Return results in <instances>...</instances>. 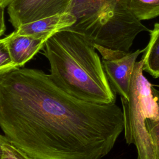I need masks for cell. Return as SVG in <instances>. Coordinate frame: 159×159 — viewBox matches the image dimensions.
I'll list each match as a JSON object with an SVG mask.
<instances>
[{"instance_id": "4fadbf2b", "label": "cell", "mask_w": 159, "mask_h": 159, "mask_svg": "<svg viewBox=\"0 0 159 159\" xmlns=\"http://www.w3.org/2000/svg\"><path fill=\"white\" fill-rule=\"evenodd\" d=\"M1 159H32L25 153L8 141L3 145V153Z\"/></svg>"}, {"instance_id": "6da1fadb", "label": "cell", "mask_w": 159, "mask_h": 159, "mask_svg": "<svg viewBox=\"0 0 159 159\" xmlns=\"http://www.w3.org/2000/svg\"><path fill=\"white\" fill-rule=\"evenodd\" d=\"M0 127L32 159H101L124 130L115 102L84 101L50 75L26 68L0 73Z\"/></svg>"}, {"instance_id": "9c48e42d", "label": "cell", "mask_w": 159, "mask_h": 159, "mask_svg": "<svg viewBox=\"0 0 159 159\" xmlns=\"http://www.w3.org/2000/svg\"><path fill=\"white\" fill-rule=\"evenodd\" d=\"M149 32V41L143 49V71L157 78H159V22L155 23Z\"/></svg>"}, {"instance_id": "8fae6325", "label": "cell", "mask_w": 159, "mask_h": 159, "mask_svg": "<svg viewBox=\"0 0 159 159\" xmlns=\"http://www.w3.org/2000/svg\"><path fill=\"white\" fill-rule=\"evenodd\" d=\"M146 126L152 140L154 159H159V119H147Z\"/></svg>"}, {"instance_id": "5bb4252c", "label": "cell", "mask_w": 159, "mask_h": 159, "mask_svg": "<svg viewBox=\"0 0 159 159\" xmlns=\"http://www.w3.org/2000/svg\"><path fill=\"white\" fill-rule=\"evenodd\" d=\"M4 12V7L0 5V37L2 34H4L6 30Z\"/></svg>"}, {"instance_id": "e0dca14e", "label": "cell", "mask_w": 159, "mask_h": 159, "mask_svg": "<svg viewBox=\"0 0 159 159\" xmlns=\"http://www.w3.org/2000/svg\"><path fill=\"white\" fill-rule=\"evenodd\" d=\"M153 92L157 97V101H158V104H159V91H158L157 89H156L155 88H154L153 87Z\"/></svg>"}, {"instance_id": "9a60e30c", "label": "cell", "mask_w": 159, "mask_h": 159, "mask_svg": "<svg viewBox=\"0 0 159 159\" xmlns=\"http://www.w3.org/2000/svg\"><path fill=\"white\" fill-rule=\"evenodd\" d=\"M8 141L9 140L7 139V137L5 135L3 136L2 135H0V159L3 153V145Z\"/></svg>"}, {"instance_id": "8992f818", "label": "cell", "mask_w": 159, "mask_h": 159, "mask_svg": "<svg viewBox=\"0 0 159 159\" xmlns=\"http://www.w3.org/2000/svg\"><path fill=\"white\" fill-rule=\"evenodd\" d=\"M73 0H12L8 4L9 21L15 29L49 16L69 12Z\"/></svg>"}, {"instance_id": "3957f363", "label": "cell", "mask_w": 159, "mask_h": 159, "mask_svg": "<svg viewBox=\"0 0 159 159\" xmlns=\"http://www.w3.org/2000/svg\"><path fill=\"white\" fill-rule=\"evenodd\" d=\"M129 0H73L69 12L76 18L70 29L93 45L130 52L136 36L150 30L128 7Z\"/></svg>"}, {"instance_id": "ac0fdd59", "label": "cell", "mask_w": 159, "mask_h": 159, "mask_svg": "<svg viewBox=\"0 0 159 159\" xmlns=\"http://www.w3.org/2000/svg\"><path fill=\"white\" fill-rule=\"evenodd\" d=\"M2 0H0V5H1V2H2Z\"/></svg>"}, {"instance_id": "277c9868", "label": "cell", "mask_w": 159, "mask_h": 159, "mask_svg": "<svg viewBox=\"0 0 159 159\" xmlns=\"http://www.w3.org/2000/svg\"><path fill=\"white\" fill-rule=\"evenodd\" d=\"M143 61H136L132 75L128 99L120 97L124 117V137L127 144L137 148V159H154L148 119H159V104L153 87L143 75Z\"/></svg>"}, {"instance_id": "7c38bea8", "label": "cell", "mask_w": 159, "mask_h": 159, "mask_svg": "<svg viewBox=\"0 0 159 159\" xmlns=\"http://www.w3.org/2000/svg\"><path fill=\"white\" fill-rule=\"evenodd\" d=\"M16 68L4 38L0 39V73Z\"/></svg>"}, {"instance_id": "30bf717a", "label": "cell", "mask_w": 159, "mask_h": 159, "mask_svg": "<svg viewBox=\"0 0 159 159\" xmlns=\"http://www.w3.org/2000/svg\"><path fill=\"white\" fill-rule=\"evenodd\" d=\"M128 7L139 21L159 16V0H129Z\"/></svg>"}, {"instance_id": "2e32d148", "label": "cell", "mask_w": 159, "mask_h": 159, "mask_svg": "<svg viewBox=\"0 0 159 159\" xmlns=\"http://www.w3.org/2000/svg\"><path fill=\"white\" fill-rule=\"evenodd\" d=\"M12 0H2V2H1V6H3L4 8L6 7H7L8 6V4L10 3V2Z\"/></svg>"}, {"instance_id": "7a4b0ae2", "label": "cell", "mask_w": 159, "mask_h": 159, "mask_svg": "<svg viewBox=\"0 0 159 159\" xmlns=\"http://www.w3.org/2000/svg\"><path fill=\"white\" fill-rule=\"evenodd\" d=\"M43 54L50 65V76L64 91L79 99L99 104L116 102L102 61L93 44L70 28L48 38Z\"/></svg>"}, {"instance_id": "5b68a950", "label": "cell", "mask_w": 159, "mask_h": 159, "mask_svg": "<svg viewBox=\"0 0 159 159\" xmlns=\"http://www.w3.org/2000/svg\"><path fill=\"white\" fill-rule=\"evenodd\" d=\"M102 57V63L112 90L120 97L128 99L132 75L136 60L143 50L135 52L115 50L94 45Z\"/></svg>"}, {"instance_id": "52a82bcc", "label": "cell", "mask_w": 159, "mask_h": 159, "mask_svg": "<svg viewBox=\"0 0 159 159\" xmlns=\"http://www.w3.org/2000/svg\"><path fill=\"white\" fill-rule=\"evenodd\" d=\"M76 21V17L71 12H67L22 25L14 31L18 34L47 40L57 32L73 26Z\"/></svg>"}, {"instance_id": "ba28073f", "label": "cell", "mask_w": 159, "mask_h": 159, "mask_svg": "<svg viewBox=\"0 0 159 159\" xmlns=\"http://www.w3.org/2000/svg\"><path fill=\"white\" fill-rule=\"evenodd\" d=\"M16 68H20L44 47L47 39L20 35L15 31L4 37Z\"/></svg>"}]
</instances>
